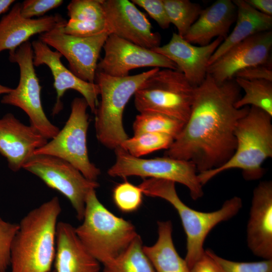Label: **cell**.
Returning a JSON list of instances; mask_svg holds the SVG:
<instances>
[{
  "label": "cell",
  "instance_id": "d6a6232c",
  "mask_svg": "<svg viewBox=\"0 0 272 272\" xmlns=\"http://www.w3.org/2000/svg\"><path fill=\"white\" fill-rule=\"evenodd\" d=\"M19 225L0 217V272H6L10 265L12 242Z\"/></svg>",
  "mask_w": 272,
  "mask_h": 272
},
{
  "label": "cell",
  "instance_id": "f546056e",
  "mask_svg": "<svg viewBox=\"0 0 272 272\" xmlns=\"http://www.w3.org/2000/svg\"><path fill=\"white\" fill-rule=\"evenodd\" d=\"M143 194L139 186L125 181L115 185L112 197L117 208L122 212L128 213L140 208L143 202Z\"/></svg>",
  "mask_w": 272,
  "mask_h": 272
},
{
  "label": "cell",
  "instance_id": "4316f807",
  "mask_svg": "<svg viewBox=\"0 0 272 272\" xmlns=\"http://www.w3.org/2000/svg\"><path fill=\"white\" fill-rule=\"evenodd\" d=\"M184 124L178 119L163 114L143 112L135 117L132 129L134 135L156 132L168 134L175 139L181 132Z\"/></svg>",
  "mask_w": 272,
  "mask_h": 272
},
{
  "label": "cell",
  "instance_id": "5b68a950",
  "mask_svg": "<svg viewBox=\"0 0 272 272\" xmlns=\"http://www.w3.org/2000/svg\"><path fill=\"white\" fill-rule=\"evenodd\" d=\"M81 225L76 233L87 251L103 265L124 250L138 235L133 224L109 211L95 190L88 194Z\"/></svg>",
  "mask_w": 272,
  "mask_h": 272
},
{
  "label": "cell",
  "instance_id": "ffe728a7",
  "mask_svg": "<svg viewBox=\"0 0 272 272\" xmlns=\"http://www.w3.org/2000/svg\"><path fill=\"white\" fill-rule=\"evenodd\" d=\"M21 4H15L0 20V52L15 50L33 35L47 32L64 25L66 22L60 15L26 19L21 14Z\"/></svg>",
  "mask_w": 272,
  "mask_h": 272
},
{
  "label": "cell",
  "instance_id": "1f68e13d",
  "mask_svg": "<svg viewBox=\"0 0 272 272\" xmlns=\"http://www.w3.org/2000/svg\"><path fill=\"white\" fill-rule=\"evenodd\" d=\"M206 251L215 260L223 272H272V259L238 262L224 258L211 249Z\"/></svg>",
  "mask_w": 272,
  "mask_h": 272
},
{
  "label": "cell",
  "instance_id": "ab89813d",
  "mask_svg": "<svg viewBox=\"0 0 272 272\" xmlns=\"http://www.w3.org/2000/svg\"><path fill=\"white\" fill-rule=\"evenodd\" d=\"M15 2L14 0H0V15L7 12Z\"/></svg>",
  "mask_w": 272,
  "mask_h": 272
},
{
  "label": "cell",
  "instance_id": "44dd1931",
  "mask_svg": "<svg viewBox=\"0 0 272 272\" xmlns=\"http://www.w3.org/2000/svg\"><path fill=\"white\" fill-rule=\"evenodd\" d=\"M55 272H100V263L87 251L71 224L58 222Z\"/></svg>",
  "mask_w": 272,
  "mask_h": 272
},
{
  "label": "cell",
  "instance_id": "d6986e66",
  "mask_svg": "<svg viewBox=\"0 0 272 272\" xmlns=\"http://www.w3.org/2000/svg\"><path fill=\"white\" fill-rule=\"evenodd\" d=\"M247 242L254 255L263 259H272L271 181H261L253 190Z\"/></svg>",
  "mask_w": 272,
  "mask_h": 272
},
{
  "label": "cell",
  "instance_id": "d4e9b609",
  "mask_svg": "<svg viewBox=\"0 0 272 272\" xmlns=\"http://www.w3.org/2000/svg\"><path fill=\"white\" fill-rule=\"evenodd\" d=\"M143 247L138 235L120 255L103 265V272H155Z\"/></svg>",
  "mask_w": 272,
  "mask_h": 272
},
{
  "label": "cell",
  "instance_id": "60d3db41",
  "mask_svg": "<svg viewBox=\"0 0 272 272\" xmlns=\"http://www.w3.org/2000/svg\"><path fill=\"white\" fill-rule=\"evenodd\" d=\"M12 89V88L3 86L0 84V95L2 94H7L10 93Z\"/></svg>",
  "mask_w": 272,
  "mask_h": 272
},
{
  "label": "cell",
  "instance_id": "3957f363",
  "mask_svg": "<svg viewBox=\"0 0 272 272\" xmlns=\"http://www.w3.org/2000/svg\"><path fill=\"white\" fill-rule=\"evenodd\" d=\"M138 186L143 194L166 200L177 211L186 236L184 259L189 269L205 253L203 243L210 231L219 223L237 215L242 207L241 198L234 196L226 200L217 211L199 212L189 208L180 199L173 181L150 178L144 179Z\"/></svg>",
  "mask_w": 272,
  "mask_h": 272
},
{
  "label": "cell",
  "instance_id": "4dcf8cb0",
  "mask_svg": "<svg viewBox=\"0 0 272 272\" xmlns=\"http://www.w3.org/2000/svg\"><path fill=\"white\" fill-rule=\"evenodd\" d=\"M67 9L70 19L105 21L102 0H73L68 5Z\"/></svg>",
  "mask_w": 272,
  "mask_h": 272
},
{
  "label": "cell",
  "instance_id": "74e56055",
  "mask_svg": "<svg viewBox=\"0 0 272 272\" xmlns=\"http://www.w3.org/2000/svg\"><path fill=\"white\" fill-rule=\"evenodd\" d=\"M189 272H223L218 263L206 251L189 269Z\"/></svg>",
  "mask_w": 272,
  "mask_h": 272
},
{
  "label": "cell",
  "instance_id": "b9f144b4",
  "mask_svg": "<svg viewBox=\"0 0 272 272\" xmlns=\"http://www.w3.org/2000/svg\"><path fill=\"white\" fill-rule=\"evenodd\" d=\"M50 272H55V270L50 271Z\"/></svg>",
  "mask_w": 272,
  "mask_h": 272
},
{
  "label": "cell",
  "instance_id": "d590c367",
  "mask_svg": "<svg viewBox=\"0 0 272 272\" xmlns=\"http://www.w3.org/2000/svg\"><path fill=\"white\" fill-rule=\"evenodd\" d=\"M131 2L146 10L161 28L165 29L169 27L171 23L163 0H131Z\"/></svg>",
  "mask_w": 272,
  "mask_h": 272
},
{
  "label": "cell",
  "instance_id": "8fae6325",
  "mask_svg": "<svg viewBox=\"0 0 272 272\" xmlns=\"http://www.w3.org/2000/svg\"><path fill=\"white\" fill-rule=\"evenodd\" d=\"M22 168L65 196L75 210L77 218L83 220L87 196L99 186L97 181L87 179L68 162L48 155L34 154Z\"/></svg>",
  "mask_w": 272,
  "mask_h": 272
},
{
  "label": "cell",
  "instance_id": "603a6c76",
  "mask_svg": "<svg viewBox=\"0 0 272 272\" xmlns=\"http://www.w3.org/2000/svg\"><path fill=\"white\" fill-rule=\"evenodd\" d=\"M237 11L236 23L230 34L223 41L209 61L208 66L228 49L257 33L271 31L272 17L258 11L244 0L232 1Z\"/></svg>",
  "mask_w": 272,
  "mask_h": 272
},
{
  "label": "cell",
  "instance_id": "4fadbf2b",
  "mask_svg": "<svg viewBox=\"0 0 272 272\" xmlns=\"http://www.w3.org/2000/svg\"><path fill=\"white\" fill-rule=\"evenodd\" d=\"M103 48L105 54L97 71L110 76L126 77L131 70L145 67L178 70L166 57L113 34L109 35Z\"/></svg>",
  "mask_w": 272,
  "mask_h": 272
},
{
  "label": "cell",
  "instance_id": "f1b7e54d",
  "mask_svg": "<svg viewBox=\"0 0 272 272\" xmlns=\"http://www.w3.org/2000/svg\"><path fill=\"white\" fill-rule=\"evenodd\" d=\"M174 139L166 134L145 132L128 138L120 146L130 155L137 158L154 152L168 149Z\"/></svg>",
  "mask_w": 272,
  "mask_h": 272
},
{
  "label": "cell",
  "instance_id": "8992f818",
  "mask_svg": "<svg viewBox=\"0 0 272 272\" xmlns=\"http://www.w3.org/2000/svg\"><path fill=\"white\" fill-rule=\"evenodd\" d=\"M159 69L153 68L124 77L96 71L95 82L99 87L101 101L95 113V128L98 141L104 146L114 150L129 138L123 125L125 107L144 82Z\"/></svg>",
  "mask_w": 272,
  "mask_h": 272
},
{
  "label": "cell",
  "instance_id": "30bf717a",
  "mask_svg": "<svg viewBox=\"0 0 272 272\" xmlns=\"http://www.w3.org/2000/svg\"><path fill=\"white\" fill-rule=\"evenodd\" d=\"M9 60L17 63L20 68V80L17 87L5 94L1 103L21 108L28 116L30 125L47 140L52 139L59 131L48 119L43 109L39 84L33 64V50L29 41L15 50L9 51Z\"/></svg>",
  "mask_w": 272,
  "mask_h": 272
},
{
  "label": "cell",
  "instance_id": "7c38bea8",
  "mask_svg": "<svg viewBox=\"0 0 272 272\" xmlns=\"http://www.w3.org/2000/svg\"><path fill=\"white\" fill-rule=\"evenodd\" d=\"M64 25L40 34L39 40L64 56L75 76L95 83L99 55L110 33L105 31L92 36H75L63 32Z\"/></svg>",
  "mask_w": 272,
  "mask_h": 272
},
{
  "label": "cell",
  "instance_id": "2e32d148",
  "mask_svg": "<svg viewBox=\"0 0 272 272\" xmlns=\"http://www.w3.org/2000/svg\"><path fill=\"white\" fill-rule=\"evenodd\" d=\"M31 44L34 66L46 65L53 77L56 101L52 110L53 116L62 110L63 105L61 98L69 89L79 92L86 101L92 113L95 114L98 105V96L100 94L98 84L84 81L75 76L61 62V54L56 50H51L47 45L40 40L33 41Z\"/></svg>",
  "mask_w": 272,
  "mask_h": 272
},
{
  "label": "cell",
  "instance_id": "cb8c5ba5",
  "mask_svg": "<svg viewBox=\"0 0 272 272\" xmlns=\"http://www.w3.org/2000/svg\"><path fill=\"white\" fill-rule=\"evenodd\" d=\"M158 238L152 246H143L144 252L155 272H189L185 260L180 256L173 241L170 221L157 222Z\"/></svg>",
  "mask_w": 272,
  "mask_h": 272
},
{
  "label": "cell",
  "instance_id": "7a4b0ae2",
  "mask_svg": "<svg viewBox=\"0 0 272 272\" xmlns=\"http://www.w3.org/2000/svg\"><path fill=\"white\" fill-rule=\"evenodd\" d=\"M61 211L59 199L55 196L23 218L12 244L11 272L51 271Z\"/></svg>",
  "mask_w": 272,
  "mask_h": 272
},
{
  "label": "cell",
  "instance_id": "f35d334b",
  "mask_svg": "<svg viewBox=\"0 0 272 272\" xmlns=\"http://www.w3.org/2000/svg\"><path fill=\"white\" fill-rule=\"evenodd\" d=\"M255 9L265 15H272L271 0H245Z\"/></svg>",
  "mask_w": 272,
  "mask_h": 272
},
{
  "label": "cell",
  "instance_id": "9c48e42d",
  "mask_svg": "<svg viewBox=\"0 0 272 272\" xmlns=\"http://www.w3.org/2000/svg\"><path fill=\"white\" fill-rule=\"evenodd\" d=\"M88 104L83 98L71 103L70 116L57 135L34 154H45L62 159L78 169L87 179L97 181L100 170L89 159L87 143L89 124Z\"/></svg>",
  "mask_w": 272,
  "mask_h": 272
},
{
  "label": "cell",
  "instance_id": "83f0119b",
  "mask_svg": "<svg viewBox=\"0 0 272 272\" xmlns=\"http://www.w3.org/2000/svg\"><path fill=\"white\" fill-rule=\"evenodd\" d=\"M170 23L183 37L198 18L202 9L201 6L188 0H163Z\"/></svg>",
  "mask_w": 272,
  "mask_h": 272
},
{
  "label": "cell",
  "instance_id": "e575fe53",
  "mask_svg": "<svg viewBox=\"0 0 272 272\" xmlns=\"http://www.w3.org/2000/svg\"><path fill=\"white\" fill-rule=\"evenodd\" d=\"M63 2L62 0H26L21 4V14L26 19L43 16L60 6Z\"/></svg>",
  "mask_w": 272,
  "mask_h": 272
},
{
  "label": "cell",
  "instance_id": "ba28073f",
  "mask_svg": "<svg viewBox=\"0 0 272 272\" xmlns=\"http://www.w3.org/2000/svg\"><path fill=\"white\" fill-rule=\"evenodd\" d=\"M116 159L107 171L113 177L139 176L170 180L185 186L191 198L196 200L203 195L195 166L190 161L167 157L152 159L137 158L121 147L114 149Z\"/></svg>",
  "mask_w": 272,
  "mask_h": 272
},
{
  "label": "cell",
  "instance_id": "7402d4cb",
  "mask_svg": "<svg viewBox=\"0 0 272 272\" xmlns=\"http://www.w3.org/2000/svg\"><path fill=\"white\" fill-rule=\"evenodd\" d=\"M236 15V8L232 1H217L202 10L183 38L193 45L199 46L210 44L215 37H221L224 40Z\"/></svg>",
  "mask_w": 272,
  "mask_h": 272
},
{
  "label": "cell",
  "instance_id": "6da1fadb",
  "mask_svg": "<svg viewBox=\"0 0 272 272\" xmlns=\"http://www.w3.org/2000/svg\"><path fill=\"white\" fill-rule=\"evenodd\" d=\"M235 79L218 84L209 74L195 87L189 118L164 156L191 162L198 173L219 167L233 156L236 124L249 107L237 108Z\"/></svg>",
  "mask_w": 272,
  "mask_h": 272
},
{
  "label": "cell",
  "instance_id": "836d02e7",
  "mask_svg": "<svg viewBox=\"0 0 272 272\" xmlns=\"http://www.w3.org/2000/svg\"><path fill=\"white\" fill-rule=\"evenodd\" d=\"M66 34L78 37H89L107 31L105 21H83L70 19L62 28Z\"/></svg>",
  "mask_w": 272,
  "mask_h": 272
},
{
  "label": "cell",
  "instance_id": "5bb4252c",
  "mask_svg": "<svg viewBox=\"0 0 272 272\" xmlns=\"http://www.w3.org/2000/svg\"><path fill=\"white\" fill-rule=\"evenodd\" d=\"M107 31L141 47L160 46L161 37L153 32L147 17L127 0H102Z\"/></svg>",
  "mask_w": 272,
  "mask_h": 272
},
{
  "label": "cell",
  "instance_id": "277c9868",
  "mask_svg": "<svg viewBox=\"0 0 272 272\" xmlns=\"http://www.w3.org/2000/svg\"><path fill=\"white\" fill-rule=\"evenodd\" d=\"M271 117L254 106L238 121L234 131L236 147L233 156L218 168L198 173L203 186L218 174L228 170L239 169L246 180H256L264 173L262 165L272 157Z\"/></svg>",
  "mask_w": 272,
  "mask_h": 272
},
{
  "label": "cell",
  "instance_id": "484cf974",
  "mask_svg": "<svg viewBox=\"0 0 272 272\" xmlns=\"http://www.w3.org/2000/svg\"><path fill=\"white\" fill-rule=\"evenodd\" d=\"M244 94L235 103L237 108L248 105L261 109L272 116V82L265 80L234 79Z\"/></svg>",
  "mask_w": 272,
  "mask_h": 272
},
{
  "label": "cell",
  "instance_id": "9a60e30c",
  "mask_svg": "<svg viewBox=\"0 0 272 272\" xmlns=\"http://www.w3.org/2000/svg\"><path fill=\"white\" fill-rule=\"evenodd\" d=\"M272 31L253 35L234 45L209 65L207 73L219 84L234 79L239 71L271 62Z\"/></svg>",
  "mask_w": 272,
  "mask_h": 272
},
{
  "label": "cell",
  "instance_id": "ac0fdd59",
  "mask_svg": "<svg viewBox=\"0 0 272 272\" xmlns=\"http://www.w3.org/2000/svg\"><path fill=\"white\" fill-rule=\"evenodd\" d=\"M224 39L218 37L205 46H195L173 33L167 44L151 49L173 62L194 87L200 85L207 75L209 59Z\"/></svg>",
  "mask_w": 272,
  "mask_h": 272
},
{
  "label": "cell",
  "instance_id": "e0dca14e",
  "mask_svg": "<svg viewBox=\"0 0 272 272\" xmlns=\"http://www.w3.org/2000/svg\"><path fill=\"white\" fill-rule=\"evenodd\" d=\"M47 142L36 128L23 124L13 114L7 113L0 118V154L13 171L22 168L35 151Z\"/></svg>",
  "mask_w": 272,
  "mask_h": 272
},
{
  "label": "cell",
  "instance_id": "52a82bcc",
  "mask_svg": "<svg viewBox=\"0 0 272 272\" xmlns=\"http://www.w3.org/2000/svg\"><path fill=\"white\" fill-rule=\"evenodd\" d=\"M195 88L180 71L159 69L135 92V107L140 113L157 112L185 123L190 113Z\"/></svg>",
  "mask_w": 272,
  "mask_h": 272
},
{
  "label": "cell",
  "instance_id": "8d00e7d4",
  "mask_svg": "<svg viewBox=\"0 0 272 272\" xmlns=\"http://www.w3.org/2000/svg\"><path fill=\"white\" fill-rule=\"evenodd\" d=\"M234 78L247 80H265L272 82L271 62L243 69L235 74Z\"/></svg>",
  "mask_w": 272,
  "mask_h": 272
}]
</instances>
